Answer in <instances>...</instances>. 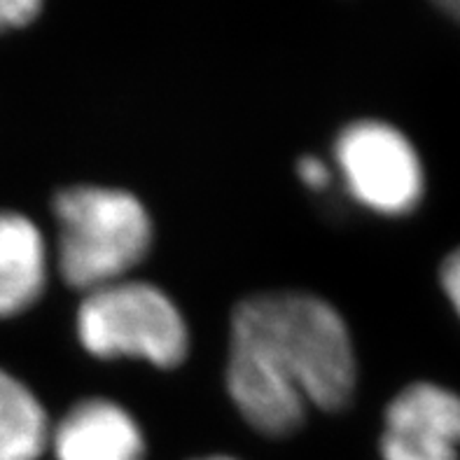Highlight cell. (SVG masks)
Wrapping results in <instances>:
<instances>
[{"label": "cell", "mask_w": 460, "mask_h": 460, "mask_svg": "<svg viewBox=\"0 0 460 460\" xmlns=\"http://www.w3.org/2000/svg\"><path fill=\"white\" fill-rule=\"evenodd\" d=\"M356 388L344 318L309 292H264L234 309L227 393L257 432L286 438L306 409L339 411Z\"/></svg>", "instance_id": "obj_1"}, {"label": "cell", "mask_w": 460, "mask_h": 460, "mask_svg": "<svg viewBox=\"0 0 460 460\" xmlns=\"http://www.w3.org/2000/svg\"><path fill=\"white\" fill-rule=\"evenodd\" d=\"M54 217L58 271L84 295L124 280L150 251V216L124 190L93 185L61 190L54 199Z\"/></svg>", "instance_id": "obj_2"}, {"label": "cell", "mask_w": 460, "mask_h": 460, "mask_svg": "<svg viewBox=\"0 0 460 460\" xmlns=\"http://www.w3.org/2000/svg\"><path fill=\"white\" fill-rule=\"evenodd\" d=\"M82 349L101 360L143 358L155 367H178L190 337L166 292L140 280H117L87 292L77 311Z\"/></svg>", "instance_id": "obj_3"}, {"label": "cell", "mask_w": 460, "mask_h": 460, "mask_svg": "<svg viewBox=\"0 0 460 460\" xmlns=\"http://www.w3.org/2000/svg\"><path fill=\"white\" fill-rule=\"evenodd\" d=\"M349 192L381 216H407L419 206L426 173L411 140L395 127L365 119L346 127L334 146Z\"/></svg>", "instance_id": "obj_4"}, {"label": "cell", "mask_w": 460, "mask_h": 460, "mask_svg": "<svg viewBox=\"0 0 460 460\" xmlns=\"http://www.w3.org/2000/svg\"><path fill=\"white\" fill-rule=\"evenodd\" d=\"M384 460H460V395L444 385H407L385 409Z\"/></svg>", "instance_id": "obj_5"}, {"label": "cell", "mask_w": 460, "mask_h": 460, "mask_svg": "<svg viewBox=\"0 0 460 460\" xmlns=\"http://www.w3.org/2000/svg\"><path fill=\"white\" fill-rule=\"evenodd\" d=\"M57 460H143L146 438L127 409L112 400H82L52 435Z\"/></svg>", "instance_id": "obj_6"}, {"label": "cell", "mask_w": 460, "mask_h": 460, "mask_svg": "<svg viewBox=\"0 0 460 460\" xmlns=\"http://www.w3.org/2000/svg\"><path fill=\"white\" fill-rule=\"evenodd\" d=\"M47 286V245L35 222L0 210V318L29 311Z\"/></svg>", "instance_id": "obj_7"}, {"label": "cell", "mask_w": 460, "mask_h": 460, "mask_svg": "<svg viewBox=\"0 0 460 460\" xmlns=\"http://www.w3.org/2000/svg\"><path fill=\"white\" fill-rule=\"evenodd\" d=\"M49 444V420L29 385L0 369V460H38Z\"/></svg>", "instance_id": "obj_8"}, {"label": "cell", "mask_w": 460, "mask_h": 460, "mask_svg": "<svg viewBox=\"0 0 460 460\" xmlns=\"http://www.w3.org/2000/svg\"><path fill=\"white\" fill-rule=\"evenodd\" d=\"M42 0H0V33L23 29L38 17Z\"/></svg>", "instance_id": "obj_9"}, {"label": "cell", "mask_w": 460, "mask_h": 460, "mask_svg": "<svg viewBox=\"0 0 460 460\" xmlns=\"http://www.w3.org/2000/svg\"><path fill=\"white\" fill-rule=\"evenodd\" d=\"M439 279H442V288L449 297L451 306L456 309V314L460 315V248H456L442 264V271H439Z\"/></svg>", "instance_id": "obj_10"}, {"label": "cell", "mask_w": 460, "mask_h": 460, "mask_svg": "<svg viewBox=\"0 0 460 460\" xmlns=\"http://www.w3.org/2000/svg\"><path fill=\"white\" fill-rule=\"evenodd\" d=\"M297 173L309 190H325L332 182V171L318 157H302V162L297 164Z\"/></svg>", "instance_id": "obj_11"}, {"label": "cell", "mask_w": 460, "mask_h": 460, "mask_svg": "<svg viewBox=\"0 0 460 460\" xmlns=\"http://www.w3.org/2000/svg\"><path fill=\"white\" fill-rule=\"evenodd\" d=\"M199 460H234L229 456H210V458H199Z\"/></svg>", "instance_id": "obj_12"}]
</instances>
